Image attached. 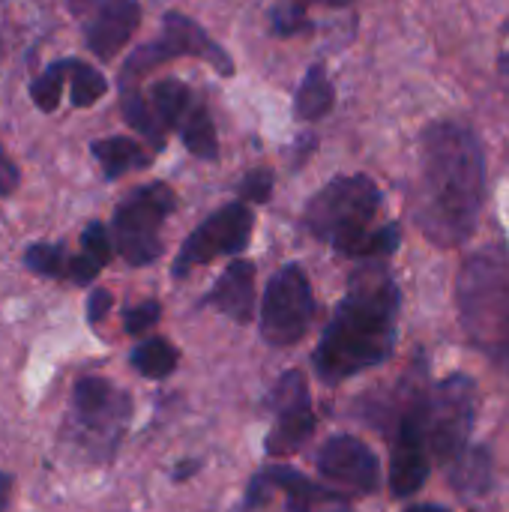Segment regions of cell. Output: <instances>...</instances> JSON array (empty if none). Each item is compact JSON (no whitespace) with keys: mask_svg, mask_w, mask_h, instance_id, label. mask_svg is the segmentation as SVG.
<instances>
[{"mask_svg":"<svg viewBox=\"0 0 509 512\" xmlns=\"http://www.w3.org/2000/svg\"><path fill=\"white\" fill-rule=\"evenodd\" d=\"M486 198V156L480 138L456 123H429L417 147L411 213L435 246H462L480 222Z\"/></svg>","mask_w":509,"mask_h":512,"instance_id":"6da1fadb","label":"cell"},{"mask_svg":"<svg viewBox=\"0 0 509 512\" xmlns=\"http://www.w3.org/2000/svg\"><path fill=\"white\" fill-rule=\"evenodd\" d=\"M399 288L381 261H366L348 282L321 342L312 354L324 384H342L363 369L384 363L396 342Z\"/></svg>","mask_w":509,"mask_h":512,"instance_id":"7a4b0ae2","label":"cell"},{"mask_svg":"<svg viewBox=\"0 0 509 512\" xmlns=\"http://www.w3.org/2000/svg\"><path fill=\"white\" fill-rule=\"evenodd\" d=\"M456 306L468 342L509 375V252L489 246L465 258Z\"/></svg>","mask_w":509,"mask_h":512,"instance_id":"3957f363","label":"cell"},{"mask_svg":"<svg viewBox=\"0 0 509 512\" xmlns=\"http://www.w3.org/2000/svg\"><path fill=\"white\" fill-rule=\"evenodd\" d=\"M381 210V189L366 174H348L330 180L303 213V228L330 243L345 258H360L363 243L375 231Z\"/></svg>","mask_w":509,"mask_h":512,"instance_id":"277c9868","label":"cell"},{"mask_svg":"<svg viewBox=\"0 0 509 512\" xmlns=\"http://www.w3.org/2000/svg\"><path fill=\"white\" fill-rule=\"evenodd\" d=\"M132 417V399L105 378L84 375L72 387V408L66 420V438L81 444L87 456L114 459L120 438Z\"/></svg>","mask_w":509,"mask_h":512,"instance_id":"5b68a950","label":"cell"},{"mask_svg":"<svg viewBox=\"0 0 509 512\" xmlns=\"http://www.w3.org/2000/svg\"><path fill=\"white\" fill-rule=\"evenodd\" d=\"M174 207H177L174 189L165 183L138 186L117 204L111 222V240L126 264L144 267L162 255V225L174 213Z\"/></svg>","mask_w":509,"mask_h":512,"instance_id":"8992f818","label":"cell"},{"mask_svg":"<svg viewBox=\"0 0 509 512\" xmlns=\"http://www.w3.org/2000/svg\"><path fill=\"white\" fill-rule=\"evenodd\" d=\"M477 384L468 375H450L423 399V423H426V441L429 453L450 465L456 462L471 444V432L477 423Z\"/></svg>","mask_w":509,"mask_h":512,"instance_id":"52a82bcc","label":"cell"},{"mask_svg":"<svg viewBox=\"0 0 509 512\" xmlns=\"http://www.w3.org/2000/svg\"><path fill=\"white\" fill-rule=\"evenodd\" d=\"M174 57H198V60L210 63L216 72L234 75V60L228 57V51H225L219 42H213V39L207 36V30H204L198 21L180 15V12H168V15H165V24H162V33H159L153 42L141 45V48L126 60V66H123V72H120V93L138 90V78H141L144 72H150V69H156L159 63L174 60Z\"/></svg>","mask_w":509,"mask_h":512,"instance_id":"ba28073f","label":"cell"},{"mask_svg":"<svg viewBox=\"0 0 509 512\" xmlns=\"http://www.w3.org/2000/svg\"><path fill=\"white\" fill-rule=\"evenodd\" d=\"M315 294L300 264H285L264 291L261 300V339L270 348L297 345L315 321Z\"/></svg>","mask_w":509,"mask_h":512,"instance_id":"9c48e42d","label":"cell"},{"mask_svg":"<svg viewBox=\"0 0 509 512\" xmlns=\"http://www.w3.org/2000/svg\"><path fill=\"white\" fill-rule=\"evenodd\" d=\"M252 225H255V216L246 201H231L219 207L180 246L177 261H174V276L183 279L195 267H204L222 255H240L252 240Z\"/></svg>","mask_w":509,"mask_h":512,"instance_id":"30bf717a","label":"cell"},{"mask_svg":"<svg viewBox=\"0 0 509 512\" xmlns=\"http://www.w3.org/2000/svg\"><path fill=\"white\" fill-rule=\"evenodd\" d=\"M270 405L276 411V423L267 432L264 450L273 459H285L294 456L315 432V411H312V399H309V381L303 372L291 369L279 378V384L273 387Z\"/></svg>","mask_w":509,"mask_h":512,"instance_id":"8fae6325","label":"cell"},{"mask_svg":"<svg viewBox=\"0 0 509 512\" xmlns=\"http://www.w3.org/2000/svg\"><path fill=\"white\" fill-rule=\"evenodd\" d=\"M318 471L339 489L372 495L381 486V462L372 447L354 435H333L318 447Z\"/></svg>","mask_w":509,"mask_h":512,"instance_id":"7c38bea8","label":"cell"},{"mask_svg":"<svg viewBox=\"0 0 509 512\" xmlns=\"http://www.w3.org/2000/svg\"><path fill=\"white\" fill-rule=\"evenodd\" d=\"M429 441L423 423V402H417L399 423L390 453V489L396 498L417 495L429 480Z\"/></svg>","mask_w":509,"mask_h":512,"instance_id":"4fadbf2b","label":"cell"},{"mask_svg":"<svg viewBox=\"0 0 509 512\" xmlns=\"http://www.w3.org/2000/svg\"><path fill=\"white\" fill-rule=\"evenodd\" d=\"M141 24V3L138 0H105L90 12L84 27L87 48L99 60H111L138 30Z\"/></svg>","mask_w":509,"mask_h":512,"instance_id":"5bb4252c","label":"cell"},{"mask_svg":"<svg viewBox=\"0 0 509 512\" xmlns=\"http://www.w3.org/2000/svg\"><path fill=\"white\" fill-rule=\"evenodd\" d=\"M204 306L219 309L237 324H249L255 315V264L252 261H231L219 282L204 297Z\"/></svg>","mask_w":509,"mask_h":512,"instance_id":"9a60e30c","label":"cell"},{"mask_svg":"<svg viewBox=\"0 0 509 512\" xmlns=\"http://www.w3.org/2000/svg\"><path fill=\"white\" fill-rule=\"evenodd\" d=\"M261 480L270 489H282L288 495V510L291 512H345V501L330 492L315 486L312 480H306L303 474L291 471V468H270L261 474Z\"/></svg>","mask_w":509,"mask_h":512,"instance_id":"2e32d148","label":"cell"},{"mask_svg":"<svg viewBox=\"0 0 509 512\" xmlns=\"http://www.w3.org/2000/svg\"><path fill=\"white\" fill-rule=\"evenodd\" d=\"M90 153L96 156V162L102 165V174L108 180H117V177H123L129 171H141L153 159V153L141 141H132V138H123V135L93 141Z\"/></svg>","mask_w":509,"mask_h":512,"instance_id":"e0dca14e","label":"cell"},{"mask_svg":"<svg viewBox=\"0 0 509 512\" xmlns=\"http://www.w3.org/2000/svg\"><path fill=\"white\" fill-rule=\"evenodd\" d=\"M195 99H198V96L192 93V87L183 84V81H177V78H162V81H156V84L150 87V96H147V102H150V108H153V114H156V120L162 123L165 132L180 126V120H183L186 111L195 105Z\"/></svg>","mask_w":509,"mask_h":512,"instance_id":"ac0fdd59","label":"cell"},{"mask_svg":"<svg viewBox=\"0 0 509 512\" xmlns=\"http://www.w3.org/2000/svg\"><path fill=\"white\" fill-rule=\"evenodd\" d=\"M186 150L204 162H213L219 159V138H216V126H213V117L207 111V105L201 99H195V105L186 111V117L180 120L177 126Z\"/></svg>","mask_w":509,"mask_h":512,"instance_id":"d6986e66","label":"cell"},{"mask_svg":"<svg viewBox=\"0 0 509 512\" xmlns=\"http://www.w3.org/2000/svg\"><path fill=\"white\" fill-rule=\"evenodd\" d=\"M336 102V87L330 81V75L324 72V66H309L303 84L297 87L294 96V111L300 120H321L324 114H330Z\"/></svg>","mask_w":509,"mask_h":512,"instance_id":"ffe728a7","label":"cell"},{"mask_svg":"<svg viewBox=\"0 0 509 512\" xmlns=\"http://www.w3.org/2000/svg\"><path fill=\"white\" fill-rule=\"evenodd\" d=\"M177 363H180V354L168 339H147L132 351V366L138 369V375L150 381L168 378L177 369Z\"/></svg>","mask_w":509,"mask_h":512,"instance_id":"44dd1931","label":"cell"},{"mask_svg":"<svg viewBox=\"0 0 509 512\" xmlns=\"http://www.w3.org/2000/svg\"><path fill=\"white\" fill-rule=\"evenodd\" d=\"M108 93V81L99 69L69 57V99L75 108H90Z\"/></svg>","mask_w":509,"mask_h":512,"instance_id":"7402d4cb","label":"cell"},{"mask_svg":"<svg viewBox=\"0 0 509 512\" xmlns=\"http://www.w3.org/2000/svg\"><path fill=\"white\" fill-rule=\"evenodd\" d=\"M450 468V480L453 486H459L462 492H486L489 486V453L483 447H468L456 462L447 465Z\"/></svg>","mask_w":509,"mask_h":512,"instance_id":"603a6c76","label":"cell"},{"mask_svg":"<svg viewBox=\"0 0 509 512\" xmlns=\"http://www.w3.org/2000/svg\"><path fill=\"white\" fill-rule=\"evenodd\" d=\"M24 264L30 273L45 276V279H69L72 255L60 243H33L24 252Z\"/></svg>","mask_w":509,"mask_h":512,"instance_id":"cb8c5ba5","label":"cell"},{"mask_svg":"<svg viewBox=\"0 0 509 512\" xmlns=\"http://www.w3.org/2000/svg\"><path fill=\"white\" fill-rule=\"evenodd\" d=\"M69 81V57L66 60H54L33 84H30V96L33 105L45 114L57 111L60 99H63V84Z\"/></svg>","mask_w":509,"mask_h":512,"instance_id":"d4e9b609","label":"cell"},{"mask_svg":"<svg viewBox=\"0 0 509 512\" xmlns=\"http://www.w3.org/2000/svg\"><path fill=\"white\" fill-rule=\"evenodd\" d=\"M81 252L90 255L99 267H105L111 261V252H114V240L108 234V228L102 222H90L81 234Z\"/></svg>","mask_w":509,"mask_h":512,"instance_id":"484cf974","label":"cell"},{"mask_svg":"<svg viewBox=\"0 0 509 512\" xmlns=\"http://www.w3.org/2000/svg\"><path fill=\"white\" fill-rule=\"evenodd\" d=\"M309 27V18H306V9L303 3L297 0H282L276 9H273V33L276 36H297L300 30Z\"/></svg>","mask_w":509,"mask_h":512,"instance_id":"4316f807","label":"cell"},{"mask_svg":"<svg viewBox=\"0 0 509 512\" xmlns=\"http://www.w3.org/2000/svg\"><path fill=\"white\" fill-rule=\"evenodd\" d=\"M159 315H162V306H159L156 300H144V303L126 309L123 327H126V333H132V336H141V333H147V330L159 321Z\"/></svg>","mask_w":509,"mask_h":512,"instance_id":"83f0119b","label":"cell"},{"mask_svg":"<svg viewBox=\"0 0 509 512\" xmlns=\"http://www.w3.org/2000/svg\"><path fill=\"white\" fill-rule=\"evenodd\" d=\"M270 192H273V174H270V171H264V168L252 171V174L240 183V195H243V201L264 204V201L270 198Z\"/></svg>","mask_w":509,"mask_h":512,"instance_id":"f1b7e54d","label":"cell"},{"mask_svg":"<svg viewBox=\"0 0 509 512\" xmlns=\"http://www.w3.org/2000/svg\"><path fill=\"white\" fill-rule=\"evenodd\" d=\"M111 294L108 291H102V288H96L90 297H87V321L90 324H99L105 315H108V309H111Z\"/></svg>","mask_w":509,"mask_h":512,"instance_id":"f546056e","label":"cell"},{"mask_svg":"<svg viewBox=\"0 0 509 512\" xmlns=\"http://www.w3.org/2000/svg\"><path fill=\"white\" fill-rule=\"evenodd\" d=\"M18 189V168L15 162L6 156V150L0 147V198L3 195H12Z\"/></svg>","mask_w":509,"mask_h":512,"instance_id":"4dcf8cb0","label":"cell"},{"mask_svg":"<svg viewBox=\"0 0 509 512\" xmlns=\"http://www.w3.org/2000/svg\"><path fill=\"white\" fill-rule=\"evenodd\" d=\"M9 495H12V477L9 474H0V512L6 510Z\"/></svg>","mask_w":509,"mask_h":512,"instance_id":"1f68e13d","label":"cell"},{"mask_svg":"<svg viewBox=\"0 0 509 512\" xmlns=\"http://www.w3.org/2000/svg\"><path fill=\"white\" fill-rule=\"evenodd\" d=\"M99 3H105V0H69V6H72L75 12H93Z\"/></svg>","mask_w":509,"mask_h":512,"instance_id":"d6a6232c","label":"cell"},{"mask_svg":"<svg viewBox=\"0 0 509 512\" xmlns=\"http://www.w3.org/2000/svg\"><path fill=\"white\" fill-rule=\"evenodd\" d=\"M195 471H198V462H183V468L174 471V480H186V477L195 474Z\"/></svg>","mask_w":509,"mask_h":512,"instance_id":"836d02e7","label":"cell"},{"mask_svg":"<svg viewBox=\"0 0 509 512\" xmlns=\"http://www.w3.org/2000/svg\"><path fill=\"white\" fill-rule=\"evenodd\" d=\"M408 512H450V510H444V507H432V504H420V507H411Z\"/></svg>","mask_w":509,"mask_h":512,"instance_id":"e575fe53","label":"cell"},{"mask_svg":"<svg viewBox=\"0 0 509 512\" xmlns=\"http://www.w3.org/2000/svg\"><path fill=\"white\" fill-rule=\"evenodd\" d=\"M297 3H309V0H297ZM315 3H327V6H348L354 0H315Z\"/></svg>","mask_w":509,"mask_h":512,"instance_id":"d590c367","label":"cell"}]
</instances>
